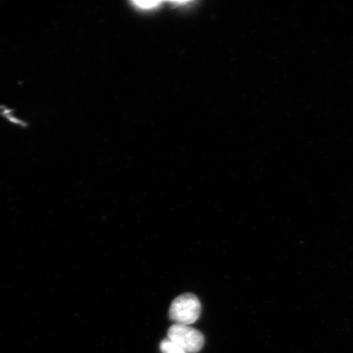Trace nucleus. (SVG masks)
Segmentation results:
<instances>
[{"label": "nucleus", "instance_id": "obj_1", "mask_svg": "<svg viewBox=\"0 0 353 353\" xmlns=\"http://www.w3.org/2000/svg\"><path fill=\"white\" fill-rule=\"evenodd\" d=\"M201 313L200 300L193 294H184L172 303L170 317L176 324L190 325L199 319Z\"/></svg>", "mask_w": 353, "mask_h": 353}, {"label": "nucleus", "instance_id": "obj_2", "mask_svg": "<svg viewBox=\"0 0 353 353\" xmlns=\"http://www.w3.org/2000/svg\"><path fill=\"white\" fill-rule=\"evenodd\" d=\"M168 339L178 344L187 353L200 352L205 343V338L200 331L186 325H172L168 330Z\"/></svg>", "mask_w": 353, "mask_h": 353}, {"label": "nucleus", "instance_id": "obj_3", "mask_svg": "<svg viewBox=\"0 0 353 353\" xmlns=\"http://www.w3.org/2000/svg\"><path fill=\"white\" fill-rule=\"evenodd\" d=\"M0 116L6 119L8 121L12 123L13 125L21 127L28 126V123H26L24 121H20L19 118L14 116V112L12 110L3 107V105H0Z\"/></svg>", "mask_w": 353, "mask_h": 353}, {"label": "nucleus", "instance_id": "obj_4", "mask_svg": "<svg viewBox=\"0 0 353 353\" xmlns=\"http://www.w3.org/2000/svg\"><path fill=\"white\" fill-rule=\"evenodd\" d=\"M161 350L163 353H187L178 344L170 341V339H165L161 343Z\"/></svg>", "mask_w": 353, "mask_h": 353}]
</instances>
